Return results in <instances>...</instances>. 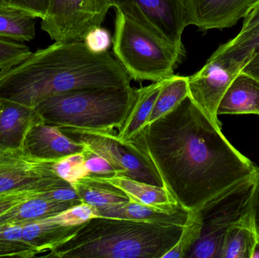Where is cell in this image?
<instances>
[{
    "instance_id": "1",
    "label": "cell",
    "mask_w": 259,
    "mask_h": 258,
    "mask_svg": "<svg viewBox=\"0 0 259 258\" xmlns=\"http://www.w3.org/2000/svg\"><path fill=\"white\" fill-rule=\"evenodd\" d=\"M128 142L150 161L164 187L188 211L254 177L258 168L189 95Z\"/></svg>"
},
{
    "instance_id": "2",
    "label": "cell",
    "mask_w": 259,
    "mask_h": 258,
    "mask_svg": "<svg viewBox=\"0 0 259 258\" xmlns=\"http://www.w3.org/2000/svg\"><path fill=\"white\" fill-rule=\"evenodd\" d=\"M131 78L110 53L90 51L83 41L55 42L0 70V100L34 109L53 95L103 87H128Z\"/></svg>"
},
{
    "instance_id": "3",
    "label": "cell",
    "mask_w": 259,
    "mask_h": 258,
    "mask_svg": "<svg viewBox=\"0 0 259 258\" xmlns=\"http://www.w3.org/2000/svg\"><path fill=\"white\" fill-rule=\"evenodd\" d=\"M184 227L97 216L45 257L162 258L178 242Z\"/></svg>"
},
{
    "instance_id": "4",
    "label": "cell",
    "mask_w": 259,
    "mask_h": 258,
    "mask_svg": "<svg viewBox=\"0 0 259 258\" xmlns=\"http://www.w3.org/2000/svg\"><path fill=\"white\" fill-rule=\"evenodd\" d=\"M136 95L131 86L84 89L53 95L34 109L53 127L114 131L122 126Z\"/></svg>"
},
{
    "instance_id": "5",
    "label": "cell",
    "mask_w": 259,
    "mask_h": 258,
    "mask_svg": "<svg viewBox=\"0 0 259 258\" xmlns=\"http://www.w3.org/2000/svg\"><path fill=\"white\" fill-rule=\"evenodd\" d=\"M112 44L115 59L131 80L138 82L169 78L186 56L184 45L160 38L118 12Z\"/></svg>"
},
{
    "instance_id": "6",
    "label": "cell",
    "mask_w": 259,
    "mask_h": 258,
    "mask_svg": "<svg viewBox=\"0 0 259 258\" xmlns=\"http://www.w3.org/2000/svg\"><path fill=\"white\" fill-rule=\"evenodd\" d=\"M254 177L235 185L193 211L199 224V238L187 257L220 258L222 242L228 230L250 217Z\"/></svg>"
},
{
    "instance_id": "7",
    "label": "cell",
    "mask_w": 259,
    "mask_h": 258,
    "mask_svg": "<svg viewBox=\"0 0 259 258\" xmlns=\"http://www.w3.org/2000/svg\"><path fill=\"white\" fill-rule=\"evenodd\" d=\"M61 131L84 145L85 148L106 159L119 173L133 180L152 186H164L154 165L128 142H121L113 131L62 127Z\"/></svg>"
},
{
    "instance_id": "8",
    "label": "cell",
    "mask_w": 259,
    "mask_h": 258,
    "mask_svg": "<svg viewBox=\"0 0 259 258\" xmlns=\"http://www.w3.org/2000/svg\"><path fill=\"white\" fill-rule=\"evenodd\" d=\"M110 8V0H50L41 29L55 42L83 41L101 27Z\"/></svg>"
},
{
    "instance_id": "9",
    "label": "cell",
    "mask_w": 259,
    "mask_h": 258,
    "mask_svg": "<svg viewBox=\"0 0 259 258\" xmlns=\"http://www.w3.org/2000/svg\"><path fill=\"white\" fill-rule=\"evenodd\" d=\"M246 65V62L243 61L214 53L199 71L188 77L189 97L220 128L222 123L218 115L219 105Z\"/></svg>"
},
{
    "instance_id": "10",
    "label": "cell",
    "mask_w": 259,
    "mask_h": 258,
    "mask_svg": "<svg viewBox=\"0 0 259 258\" xmlns=\"http://www.w3.org/2000/svg\"><path fill=\"white\" fill-rule=\"evenodd\" d=\"M116 12L138 23L160 38L184 45L187 24L184 0H110Z\"/></svg>"
},
{
    "instance_id": "11",
    "label": "cell",
    "mask_w": 259,
    "mask_h": 258,
    "mask_svg": "<svg viewBox=\"0 0 259 258\" xmlns=\"http://www.w3.org/2000/svg\"><path fill=\"white\" fill-rule=\"evenodd\" d=\"M53 162L37 160L21 149L0 150V194L42 192L71 184L53 169Z\"/></svg>"
},
{
    "instance_id": "12",
    "label": "cell",
    "mask_w": 259,
    "mask_h": 258,
    "mask_svg": "<svg viewBox=\"0 0 259 258\" xmlns=\"http://www.w3.org/2000/svg\"><path fill=\"white\" fill-rule=\"evenodd\" d=\"M187 24L200 31L234 27L259 4V0H184Z\"/></svg>"
},
{
    "instance_id": "13",
    "label": "cell",
    "mask_w": 259,
    "mask_h": 258,
    "mask_svg": "<svg viewBox=\"0 0 259 258\" xmlns=\"http://www.w3.org/2000/svg\"><path fill=\"white\" fill-rule=\"evenodd\" d=\"M84 145L65 136L59 127L42 121L29 130L22 150L26 154L44 162H56L84 151Z\"/></svg>"
},
{
    "instance_id": "14",
    "label": "cell",
    "mask_w": 259,
    "mask_h": 258,
    "mask_svg": "<svg viewBox=\"0 0 259 258\" xmlns=\"http://www.w3.org/2000/svg\"><path fill=\"white\" fill-rule=\"evenodd\" d=\"M42 121L36 109L0 100V150H19L32 126Z\"/></svg>"
},
{
    "instance_id": "15",
    "label": "cell",
    "mask_w": 259,
    "mask_h": 258,
    "mask_svg": "<svg viewBox=\"0 0 259 258\" xmlns=\"http://www.w3.org/2000/svg\"><path fill=\"white\" fill-rule=\"evenodd\" d=\"M189 213L190 211L182 207H180L176 211L169 212L132 201L124 204L95 210L96 216L134 220L153 224L181 227L185 226L188 219Z\"/></svg>"
},
{
    "instance_id": "16",
    "label": "cell",
    "mask_w": 259,
    "mask_h": 258,
    "mask_svg": "<svg viewBox=\"0 0 259 258\" xmlns=\"http://www.w3.org/2000/svg\"><path fill=\"white\" fill-rule=\"evenodd\" d=\"M218 115H259V80L240 72L224 95Z\"/></svg>"
},
{
    "instance_id": "17",
    "label": "cell",
    "mask_w": 259,
    "mask_h": 258,
    "mask_svg": "<svg viewBox=\"0 0 259 258\" xmlns=\"http://www.w3.org/2000/svg\"><path fill=\"white\" fill-rule=\"evenodd\" d=\"M94 179L106 182L118 188L128 197L130 201L132 202L140 203L169 212L176 211L181 207L164 186H152L124 176Z\"/></svg>"
},
{
    "instance_id": "18",
    "label": "cell",
    "mask_w": 259,
    "mask_h": 258,
    "mask_svg": "<svg viewBox=\"0 0 259 258\" xmlns=\"http://www.w3.org/2000/svg\"><path fill=\"white\" fill-rule=\"evenodd\" d=\"M79 204L81 203L47 199L39 193L0 215V227L25 224L50 218Z\"/></svg>"
},
{
    "instance_id": "19",
    "label": "cell",
    "mask_w": 259,
    "mask_h": 258,
    "mask_svg": "<svg viewBox=\"0 0 259 258\" xmlns=\"http://www.w3.org/2000/svg\"><path fill=\"white\" fill-rule=\"evenodd\" d=\"M78 225L65 226L44 219L23 224L21 242L36 248L39 253L56 249L66 242Z\"/></svg>"
},
{
    "instance_id": "20",
    "label": "cell",
    "mask_w": 259,
    "mask_h": 258,
    "mask_svg": "<svg viewBox=\"0 0 259 258\" xmlns=\"http://www.w3.org/2000/svg\"><path fill=\"white\" fill-rule=\"evenodd\" d=\"M165 80L137 89L135 100L122 126L118 129V139L128 142L146 126L154 104Z\"/></svg>"
},
{
    "instance_id": "21",
    "label": "cell",
    "mask_w": 259,
    "mask_h": 258,
    "mask_svg": "<svg viewBox=\"0 0 259 258\" xmlns=\"http://www.w3.org/2000/svg\"><path fill=\"white\" fill-rule=\"evenodd\" d=\"M83 204L95 210L129 202L128 197L118 188L106 182L89 177L77 179L71 183Z\"/></svg>"
},
{
    "instance_id": "22",
    "label": "cell",
    "mask_w": 259,
    "mask_h": 258,
    "mask_svg": "<svg viewBox=\"0 0 259 258\" xmlns=\"http://www.w3.org/2000/svg\"><path fill=\"white\" fill-rule=\"evenodd\" d=\"M257 238L249 217L228 230L222 242L220 258H251Z\"/></svg>"
},
{
    "instance_id": "23",
    "label": "cell",
    "mask_w": 259,
    "mask_h": 258,
    "mask_svg": "<svg viewBox=\"0 0 259 258\" xmlns=\"http://www.w3.org/2000/svg\"><path fill=\"white\" fill-rule=\"evenodd\" d=\"M188 95V77L174 74L166 79L146 125L156 121L160 117L171 110Z\"/></svg>"
},
{
    "instance_id": "24",
    "label": "cell",
    "mask_w": 259,
    "mask_h": 258,
    "mask_svg": "<svg viewBox=\"0 0 259 258\" xmlns=\"http://www.w3.org/2000/svg\"><path fill=\"white\" fill-rule=\"evenodd\" d=\"M36 36V24L33 18L18 12H0V39L24 42Z\"/></svg>"
},
{
    "instance_id": "25",
    "label": "cell",
    "mask_w": 259,
    "mask_h": 258,
    "mask_svg": "<svg viewBox=\"0 0 259 258\" xmlns=\"http://www.w3.org/2000/svg\"><path fill=\"white\" fill-rule=\"evenodd\" d=\"M214 53L247 64L259 53V25L240 32L234 39L221 45Z\"/></svg>"
},
{
    "instance_id": "26",
    "label": "cell",
    "mask_w": 259,
    "mask_h": 258,
    "mask_svg": "<svg viewBox=\"0 0 259 258\" xmlns=\"http://www.w3.org/2000/svg\"><path fill=\"white\" fill-rule=\"evenodd\" d=\"M199 238V228L194 213L190 211L188 219L178 242L162 258H187Z\"/></svg>"
},
{
    "instance_id": "27",
    "label": "cell",
    "mask_w": 259,
    "mask_h": 258,
    "mask_svg": "<svg viewBox=\"0 0 259 258\" xmlns=\"http://www.w3.org/2000/svg\"><path fill=\"white\" fill-rule=\"evenodd\" d=\"M53 167L58 176L71 183L87 175L83 152L53 162Z\"/></svg>"
},
{
    "instance_id": "28",
    "label": "cell",
    "mask_w": 259,
    "mask_h": 258,
    "mask_svg": "<svg viewBox=\"0 0 259 258\" xmlns=\"http://www.w3.org/2000/svg\"><path fill=\"white\" fill-rule=\"evenodd\" d=\"M83 154L86 177L104 179L119 176V173L115 167L102 156H98L87 148H85Z\"/></svg>"
},
{
    "instance_id": "29",
    "label": "cell",
    "mask_w": 259,
    "mask_h": 258,
    "mask_svg": "<svg viewBox=\"0 0 259 258\" xmlns=\"http://www.w3.org/2000/svg\"><path fill=\"white\" fill-rule=\"evenodd\" d=\"M31 53L30 47L24 42L0 39V70L16 65Z\"/></svg>"
},
{
    "instance_id": "30",
    "label": "cell",
    "mask_w": 259,
    "mask_h": 258,
    "mask_svg": "<svg viewBox=\"0 0 259 258\" xmlns=\"http://www.w3.org/2000/svg\"><path fill=\"white\" fill-rule=\"evenodd\" d=\"M94 217H97L94 208L88 204H81L74 206L59 215L44 218V220L62 225L76 226L86 222Z\"/></svg>"
},
{
    "instance_id": "31",
    "label": "cell",
    "mask_w": 259,
    "mask_h": 258,
    "mask_svg": "<svg viewBox=\"0 0 259 258\" xmlns=\"http://www.w3.org/2000/svg\"><path fill=\"white\" fill-rule=\"evenodd\" d=\"M7 12H18L34 18H42L47 15L50 0H3Z\"/></svg>"
},
{
    "instance_id": "32",
    "label": "cell",
    "mask_w": 259,
    "mask_h": 258,
    "mask_svg": "<svg viewBox=\"0 0 259 258\" xmlns=\"http://www.w3.org/2000/svg\"><path fill=\"white\" fill-rule=\"evenodd\" d=\"M87 48L94 53H106L112 43L110 33L101 27H97L88 32L83 39Z\"/></svg>"
},
{
    "instance_id": "33",
    "label": "cell",
    "mask_w": 259,
    "mask_h": 258,
    "mask_svg": "<svg viewBox=\"0 0 259 258\" xmlns=\"http://www.w3.org/2000/svg\"><path fill=\"white\" fill-rule=\"evenodd\" d=\"M39 254L36 248L20 242L0 240V257H34Z\"/></svg>"
},
{
    "instance_id": "34",
    "label": "cell",
    "mask_w": 259,
    "mask_h": 258,
    "mask_svg": "<svg viewBox=\"0 0 259 258\" xmlns=\"http://www.w3.org/2000/svg\"><path fill=\"white\" fill-rule=\"evenodd\" d=\"M40 196L47 199L59 201H77L82 203L78 194L76 192L72 185L59 186L55 189H50L47 192L40 193Z\"/></svg>"
},
{
    "instance_id": "35",
    "label": "cell",
    "mask_w": 259,
    "mask_h": 258,
    "mask_svg": "<svg viewBox=\"0 0 259 258\" xmlns=\"http://www.w3.org/2000/svg\"><path fill=\"white\" fill-rule=\"evenodd\" d=\"M39 194L38 192H27L0 194V215Z\"/></svg>"
},
{
    "instance_id": "36",
    "label": "cell",
    "mask_w": 259,
    "mask_h": 258,
    "mask_svg": "<svg viewBox=\"0 0 259 258\" xmlns=\"http://www.w3.org/2000/svg\"><path fill=\"white\" fill-rule=\"evenodd\" d=\"M249 214L252 227L256 233L257 237L259 238V168H257L254 177V187L251 198Z\"/></svg>"
},
{
    "instance_id": "37",
    "label": "cell",
    "mask_w": 259,
    "mask_h": 258,
    "mask_svg": "<svg viewBox=\"0 0 259 258\" xmlns=\"http://www.w3.org/2000/svg\"><path fill=\"white\" fill-rule=\"evenodd\" d=\"M259 25V4L247 16L243 18V26L240 32L246 31Z\"/></svg>"
},
{
    "instance_id": "38",
    "label": "cell",
    "mask_w": 259,
    "mask_h": 258,
    "mask_svg": "<svg viewBox=\"0 0 259 258\" xmlns=\"http://www.w3.org/2000/svg\"><path fill=\"white\" fill-rule=\"evenodd\" d=\"M241 72L249 74L259 80V53L245 65Z\"/></svg>"
},
{
    "instance_id": "39",
    "label": "cell",
    "mask_w": 259,
    "mask_h": 258,
    "mask_svg": "<svg viewBox=\"0 0 259 258\" xmlns=\"http://www.w3.org/2000/svg\"><path fill=\"white\" fill-rule=\"evenodd\" d=\"M251 258H259V238H257L256 242L254 245Z\"/></svg>"
},
{
    "instance_id": "40",
    "label": "cell",
    "mask_w": 259,
    "mask_h": 258,
    "mask_svg": "<svg viewBox=\"0 0 259 258\" xmlns=\"http://www.w3.org/2000/svg\"><path fill=\"white\" fill-rule=\"evenodd\" d=\"M0 12H8L3 5V0H0Z\"/></svg>"
},
{
    "instance_id": "41",
    "label": "cell",
    "mask_w": 259,
    "mask_h": 258,
    "mask_svg": "<svg viewBox=\"0 0 259 258\" xmlns=\"http://www.w3.org/2000/svg\"><path fill=\"white\" fill-rule=\"evenodd\" d=\"M258 168H259V167H258Z\"/></svg>"
}]
</instances>
